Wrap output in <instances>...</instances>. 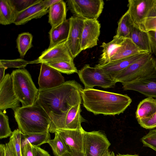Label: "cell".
Masks as SVG:
<instances>
[{"label":"cell","instance_id":"1","mask_svg":"<svg viewBox=\"0 0 156 156\" xmlns=\"http://www.w3.org/2000/svg\"><path fill=\"white\" fill-rule=\"evenodd\" d=\"M83 89L75 80L65 81L52 88H39L35 103L44 109L50 118V133H55L57 129H64L68 111L72 106L81 104L80 92Z\"/></svg>","mask_w":156,"mask_h":156},{"label":"cell","instance_id":"2","mask_svg":"<svg viewBox=\"0 0 156 156\" xmlns=\"http://www.w3.org/2000/svg\"><path fill=\"white\" fill-rule=\"evenodd\" d=\"M80 94L83 107L95 115H119L123 113L132 102L126 94L94 88H83Z\"/></svg>","mask_w":156,"mask_h":156},{"label":"cell","instance_id":"3","mask_svg":"<svg viewBox=\"0 0 156 156\" xmlns=\"http://www.w3.org/2000/svg\"><path fill=\"white\" fill-rule=\"evenodd\" d=\"M18 129L24 134L43 133L49 131L50 118L44 109L36 103L21 107L14 112Z\"/></svg>","mask_w":156,"mask_h":156},{"label":"cell","instance_id":"4","mask_svg":"<svg viewBox=\"0 0 156 156\" xmlns=\"http://www.w3.org/2000/svg\"><path fill=\"white\" fill-rule=\"evenodd\" d=\"M10 75L15 94L22 106L34 105L37 99L38 89L28 71L24 68L19 69L13 70Z\"/></svg>","mask_w":156,"mask_h":156},{"label":"cell","instance_id":"5","mask_svg":"<svg viewBox=\"0 0 156 156\" xmlns=\"http://www.w3.org/2000/svg\"><path fill=\"white\" fill-rule=\"evenodd\" d=\"M156 68V59L150 53H147L137 61L121 71L113 79L117 83L131 82L144 77Z\"/></svg>","mask_w":156,"mask_h":156},{"label":"cell","instance_id":"6","mask_svg":"<svg viewBox=\"0 0 156 156\" xmlns=\"http://www.w3.org/2000/svg\"><path fill=\"white\" fill-rule=\"evenodd\" d=\"M77 73L84 88L93 89L95 86L111 88L114 87L116 83L101 68L91 67L89 64H85Z\"/></svg>","mask_w":156,"mask_h":156},{"label":"cell","instance_id":"7","mask_svg":"<svg viewBox=\"0 0 156 156\" xmlns=\"http://www.w3.org/2000/svg\"><path fill=\"white\" fill-rule=\"evenodd\" d=\"M69 9L73 16L84 20H97L103 11V0H69Z\"/></svg>","mask_w":156,"mask_h":156},{"label":"cell","instance_id":"8","mask_svg":"<svg viewBox=\"0 0 156 156\" xmlns=\"http://www.w3.org/2000/svg\"><path fill=\"white\" fill-rule=\"evenodd\" d=\"M83 153L85 156H102L108 151L111 143L99 131L83 132Z\"/></svg>","mask_w":156,"mask_h":156},{"label":"cell","instance_id":"9","mask_svg":"<svg viewBox=\"0 0 156 156\" xmlns=\"http://www.w3.org/2000/svg\"><path fill=\"white\" fill-rule=\"evenodd\" d=\"M156 3V0L128 1L127 11L134 27L144 31V22Z\"/></svg>","mask_w":156,"mask_h":156},{"label":"cell","instance_id":"10","mask_svg":"<svg viewBox=\"0 0 156 156\" xmlns=\"http://www.w3.org/2000/svg\"><path fill=\"white\" fill-rule=\"evenodd\" d=\"M69 19V29L65 42L71 55L74 59L82 51L81 44L84 20L74 16Z\"/></svg>","mask_w":156,"mask_h":156},{"label":"cell","instance_id":"11","mask_svg":"<svg viewBox=\"0 0 156 156\" xmlns=\"http://www.w3.org/2000/svg\"><path fill=\"white\" fill-rule=\"evenodd\" d=\"M122 84L124 90L136 91L147 97L156 98V68L144 77Z\"/></svg>","mask_w":156,"mask_h":156},{"label":"cell","instance_id":"12","mask_svg":"<svg viewBox=\"0 0 156 156\" xmlns=\"http://www.w3.org/2000/svg\"><path fill=\"white\" fill-rule=\"evenodd\" d=\"M65 41L61 42L48 48L42 52L37 59L30 61V64L62 61L73 62L74 58L66 44Z\"/></svg>","mask_w":156,"mask_h":156},{"label":"cell","instance_id":"13","mask_svg":"<svg viewBox=\"0 0 156 156\" xmlns=\"http://www.w3.org/2000/svg\"><path fill=\"white\" fill-rule=\"evenodd\" d=\"M20 102L13 89L11 75L7 74L0 83V110L11 108L14 112L20 107Z\"/></svg>","mask_w":156,"mask_h":156},{"label":"cell","instance_id":"14","mask_svg":"<svg viewBox=\"0 0 156 156\" xmlns=\"http://www.w3.org/2000/svg\"><path fill=\"white\" fill-rule=\"evenodd\" d=\"M82 129L80 130L59 129L57 132L62 140L67 151L70 153H84Z\"/></svg>","mask_w":156,"mask_h":156},{"label":"cell","instance_id":"15","mask_svg":"<svg viewBox=\"0 0 156 156\" xmlns=\"http://www.w3.org/2000/svg\"><path fill=\"white\" fill-rule=\"evenodd\" d=\"M65 82L64 77L61 73L45 63H41L38 80L39 88H52Z\"/></svg>","mask_w":156,"mask_h":156},{"label":"cell","instance_id":"16","mask_svg":"<svg viewBox=\"0 0 156 156\" xmlns=\"http://www.w3.org/2000/svg\"><path fill=\"white\" fill-rule=\"evenodd\" d=\"M82 34V51L92 48L97 45L100 33L101 24L97 20H84Z\"/></svg>","mask_w":156,"mask_h":156},{"label":"cell","instance_id":"17","mask_svg":"<svg viewBox=\"0 0 156 156\" xmlns=\"http://www.w3.org/2000/svg\"><path fill=\"white\" fill-rule=\"evenodd\" d=\"M147 52H142L129 57L104 64H98L95 67L101 68L112 79L119 73L132 63L140 60Z\"/></svg>","mask_w":156,"mask_h":156},{"label":"cell","instance_id":"18","mask_svg":"<svg viewBox=\"0 0 156 156\" xmlns=\"http://www.w3.org/2000/svg\"><path fill=\"white\" fill-rule=\"evenodd\" d=\"M49 8L43 4L42 0L25 10L17 13L14 23L16 25L24 24L33 19L41 17L48 12Z\"/></svg>","mask_w":156,"mask_h":156},{"label":"cell","instance_id":"19","mask_svg":"<svg viewBox=\"0 0 156 156\" xmlns=\"http://www.w3.org/2000/svg\"><path fill=\"white\" fill-rule=\"evenodd\" d=\"M66 4L62 0H60L49 8L48 23L51 28H56L66 20Z\"/></svg>","mask_w":156,"mask_h":156},{"label":"cell","instance_id":"20","mask_svg":"<svg viewBox=\"0 0 156 156\" xmlns=\"http://www.w3.org/2000/svg\"><path fill=\"white\" fill-rule=\"evenodd\" d=\"M81 104H78L71 107L68 111L64 121V129L80 130L83 128L81 123L85 119L81 115Z\"/></svg>","mask_w":156,"mask_h":156},{"label":"cell","instance_id":"21","mask_svg":"<svg viewBox=\"0 0 156 156\" xmlns=\"http://www.w3.org/2000/svg\"><path fill=\"white\" fill-rule=\"evenodd\" d=\"M142 52H146L141 51L130 38H126L124 39L122 45L119 48L115 54L110 58L109 62L127 58Z\"/></svg>","mask_w":156,"mask_h":156},{"label":"cell","instance_id":"22","mask_svg":"<svg viewBox=\"0 0 156 156\" xmlns=\"http://www.w3.org/2000/svg\"><path fill=\"white\" fill-rule=\"evenodd\" d=\"M124 39L115 35L110 42L107 43L103 42L101 46L103 49L98 64H104L109 62L110 58L122 45Z\"/></svg>","mask_w":156,"mask_h":156},{"label":"cell","instance_id":"23","mask_svg":"<svg viewBox=\"0 0 156 156\" xmlns=\"http://www.w3.org/2000/svg\"><path fill=\"white\" fill-rule=\"evenodd\" d=\"M129 38L141 51L152 54L147 32L141 30L134 27Z\"/></svg>","mask_w":156,"mask_h":156},{"label":"cell","instance_id":"24","mask_svg":"<svg viewBox=\"0 0 156 156\" xmlns=\"http://www.w3.org/2000/svg\"><path fill=\"white\" fill-rule=\"evenodd\" d=\"M17 12L9 0H0V24L7 25L14 23Z\"/></svg>","mask_w":156,"mask_h":156},{"label":"cell","instance_id":"25","mask_svg":"<svg viewBox=\"0 0 156 156\" xmlns=\"http://www.w3.org/2000/svg\"><path fill=\"white\" fill-rule=\"evenodd\" d=\"M156 112V98L147 97L141 101L136 112V119L146 117Z\"/></svg>","mask_w":156,"mask_h":156},{"label":"cell","instance_id":"26","mask_svg":"<svg viewBox=\"0 0 156 156\" xmlns=\"http://www.w3.org/2000/svg\"><path fill=\"white\" fill-rule=\"evenodd\" d=\"M49 131L43 133L24 134L22 133L21 139V148L22 150L27 144L30 143L33 145L39 147L48 143L51 139Z\"/></svg>","mask_w":156,"mask_h":156},{"label":"cell","instance_id":"27","mask_svg":"<svg viewBox=\"0 0 156 156\" xmlns=\"http://www.w3.org/2000/svg\"><path fill=\"white\" fill-rule=\"evenodd\" d=\"M128 12L127 11L118 22L116 36L123 38H129L134 27Z\"/></svg>","mask_w":156,"mask_h":156},{"label":"cell","instance_id":"28","mask_svg":"<svg viewBox=\"0 0 156 156\" xmlns=\"http://www.w3.org/2000/svg\"><path fill=\"white\" fill-rule=\"evenodd\" d=\"M33 36L29 32L20 34L16 39L17 47L20 56L23 58L27 51L32 46Z\"/></svg>","mask_w":156,"mask_h":156},{"label":"cell","instance_id":"29","mask_svg":"<svg viewBox=\"0 0 156 156\" xmlns=\"http://www.w3.org/2000/svg\"><path fill=\"white\" fill-rule=\"evenodd\" d=\"M61 73L67 74L77 73L78 71L73 62L58 61L45 63Z\"/></svg>","mask_w":156,"mask_h":156},{"label":"cell","instance_id":"30","mask_svg":"<svg viewBox=\"0 0 156 156\" xmlns=\"http://www.w3.org/2000/svg\"><path fill=\"white\" fill-rule=\"evenodd\" d=\"M22 132L19 129L13 131L8 142L14 156H22L21 139Z\"/></svg>","mask_w":156,"mask_h":156},{"label":"cell","instance_id":"31","mask_svg":"<svg viewBox=\"0 0 156 156\" xmlns=\"http://www.w3.org/2000/svg\"><path fill=\"white\" fill-rule=\"evenodd\" d=\"M55 133L54 138L49 140L48 143L51 147L55 156H62L67 151L58 133L56 132Z\"/></svg>","mask_w":156,"mask_h":156},{"label":"cell","instance_id":"32","mask_svg":"<svg viewBox=\"0 0 156 156\" xmlns=\"http://www.w3.org/2000/svg\"><path fill=\"white\" fill-rule=\"evenodd\" d=\"M12 133L9 127L8 116L0 110V139L10 137Z\"/></svg>","mask_w":156,"mask_h":156},{"label":"cell","instance_id":"33","mask_svg":"<svg viewBox=\"0 0 156 156\" xmlns=\"http://www.w3.org/2000/svg\"><path fill=\"white\" fill-rule=\"evenodd\" d=\"M30 61H26L23 59L19 58L12 60L1 59L0 65L6 69L9 68H24Z\"/></svg>","mask_w":156,"mask_h":156},{"label":"cell","instance_id":"34","mask_svg":"<svg viewBox=\"0 0 156 156\" xmlns=\"http://www.w3.org/2000/svg\"><path fill=\"white\" fill-rule=\"evenodd\" d=\"M41 0H9L17 13L27 9Z\"/></svg>","mask_w":156,"mask_h":156},{"label":"cell","instance_id":"35","mask_svg":"<svg viewBox=\"0 0 156 156\" xmlns=\"http://www.w3.org/2000/svg\"><path fill=\"white\" fill-rule=\"evenodd\" d=\"M156 30V3L144 24V31L147 32Z\"/></svg>","mask_w":156,"mask_h":156},{"label":"cell","instance_id":"36","mask_svg":"<svg viewBox=\"0 0 156 156\" xmlns=\"http://www.w3.org/2000/svg\"><path fill=\"white\" fill-rule=\"evenodd\" d=\"M141 140L144 146L156 151V129L150 130Z\"/></svg>","mask_w":156,"mask_h":156},{"label":"cell","instance_id":"37","mask_svg":"<svg viewBox=\"0 0 156 156\" xmlns=\"http://www.w3.org/2000/svg\"><path fill=\"white\" fill-rule=\"evenodd\" d=\"M141 126L146 129L156 127V112L149 116L137 119Z\"/></svg>","mask_w":156,"mask_h":156},{"label":"cell","instance_id":"38","mask_svg":"<svg viewBox=\"0 0 156 156\" xmlns=\"http://www.w3.org/2000/svg\"><path fill=\"white\" fill-rule=\"evenodd\" d=\"M59 30L61 42L66 41L69 29V19H66L63 23L57 27Z\"/></svg>","mask_w":156,"mask_h":156},{"label":"cell","instance_id":"39","mask_svg":"<svg viewBox=\"0 0 156 156\" xmlns=\"http://www.w3.org/2000/svg\"><path fill=\"white\" fill-rule=\"evenodd\" d=\"M49 34L50 42L48 48L51 47L61 42L60 34L57 27L54 28H51Z\"/></svg>","mask_w":156,"mask_h":156},{"label":"cell","instance_id":"40","mask_svg":"<svg viewBox=\"0 0 156 156\" xmlns=\"http://www.w3.org/2000/svg\"><path fill=\"white\" fill-rule=\"evenodd\" d=\"M152 54L156 55V30L147 32Z\"/></svg>","mask_w":156,"mask_h":156},{"label":"cell","instance_id":"41","mask_svg":"<svg viewBox=\"0 0 156 156\" xmlns=\"http://www.w3.org/2000/svg\"><path fill=\"white\" fill-rule=\"evenodd\" d=\"M22 156H35L33 146L29 143L26 144L21 150Z\"/></svg>","mask_w":156,"mask_h":156},{"label":"cell","instance_id":"42","mask_svg":"<svg viewBox=\"0 0 156 156\" xmlns=\"http://www.w3.org/2000/svg\"><path fill=\"white\" fill-rule=\"evenodd\" d=\"M33 146L35 156H51L47 151L40 147Z\"/></svg>","mask_w":156,"mask_h":156},{"label":"cell","instance_id":"43","mask_svg":"<svg viewBox=\"0 0 156 156\" xmlns=\"http://www.w3.org/2000/svg\"><path fill=\"white\" fill-rule=\"evenodd\" d=\"M60 0H42L44 5L47 8H49L52 5L59 2Z\"/></svg>","mask_w":156,"mask_h":156},{"label":"cell","instance_id":"44","mask_svg":"<svg viewBox=\"0 0 156 156\" xmlns=\"http://www.w3.org/2000/svg\"><path fill=\"white\" fill-rule=\"evenodd\" d=\"M6 69L0 65V83L3 80L5 76V71Z\"/></svg>","mask_w":156,"mask_h":156},{"label":"cell","instance_id":"45","mask_svg":"<svg viewBox=\"0 0 156 156\" xmlns=\"http://www.w3.org/2000/svg\"><path fill=\"white\" fill-rule=\"evenodd\" d=\"M6 146L5 144H1L0 145V156H6Z\"/></svg>","mask_w":156,"mask_h":156},{"label":"cell","instance_id":"46","mask_svg":"<svg viewBox=\"0 0 156 156\" xmlns=\"http://www.w3.org/2000/svg\"><path fill=\"white\" fill-rule=\"evenodd\" d=\"M62 156H85V155L84 153H70L67 151Z\"/></svg>","mask_w":156,"mask_h":156},{"label":"cell","instance_id":"47","mask_svg":"<svg viewBox=\"0 0 156 156\" xmlns=\"http://www.w3.org/2000/svg\"><path fill=\"white\" fill-rule=\"evenodd\" d=\"M5 145L6 148V156H14L9 143L6 144Z\"/></svg>","mask_w":156,"mask_h":156},{"label":"cell","instance_id":"48","mask_svg":"<svg viewBox=\"0 0 156 156\" xmlns=\"http://www.w3.org/2000/svg\"><path fill=\"white\" fill-rule=\"evenodd\" d=\"M102 156H115V154L113 151H108Z\"/></svg>","mask_w":156,"mask_h":156},{"label":"cell","instance_id":"49","mask_svg":"<svg viewBox=\"0 0 156 156\" xmlns=\"http://www.w3.org/2000/svg\"><path fill=\"white\" fill-rule=\"evenodd\" d=\"M115 156H139V155L137 154H117L116 155H115Z\"/></svg>","mask_w":156,"mask_h":156}]
</instances>
